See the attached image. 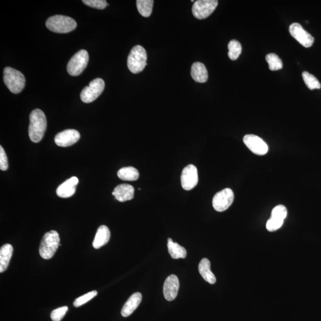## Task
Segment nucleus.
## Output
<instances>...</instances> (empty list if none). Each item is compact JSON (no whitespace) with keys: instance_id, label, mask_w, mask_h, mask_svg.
<instances>
[{"instance_id":"obj_13","label":"nucleus","mask_w":321,"mask_h":321,"mask_svg":"<svg viewBox=\"0 0 321 321\" xmlns=\"http://www.w3.org/2000/svg\"><path fill=\"white\" fill-rule=\"evenodd\" d=\"M80 135L78 131L74 129L65 130L59 133L54 138L55 143L61 147H68L79 141Z\"/></svg>"},{"instance_id":"obj_25","label":"nucleus","mask_w":321,"mask_h":321,"mask_svg":"<svg viewBox=\"0 0 321 321\" xmlns=\"http://www.w3.org/2000/svg\"><path fill=\"white\" fill-rule=\"evenodd\" d=\"M228 55L231 60H236L242 53V48L240 43L237 40H231L228 45Z\"/></svg>"},{"instance_id":"obj_14","label":"nucleus","mask_w":321,"mask_h":321,"mask_svg":"<svg viewBox=\"0 0 321 321\" xmlns=\"http://www.w3.org/2000/svg\"><path fill=\"white\" fill-rule=\"evenodd\" d=\"M180 283L178 276L175 275L168 276L164 282L163 293L164 298L168 301L175 299L178 295Z\"/></svg>"},{"instance_id":"obj_33","label":"nucleus","mask_w":321,"mask_h":321,"mask_svg":"<svg viewBox=\"0 0 321 321\" xmlns=\"http://www.w3.org/2000/svg\"><path fill=\"white\" fill-rule=\"evenodd\" d=\"M9 168L6 154L2 146H0V169L2 171H6Z\"/></svg>"},{"instance_id":"obj_3","label":"nucleus","mask_w":321,"mask_h":321,"mask_svg":"<svg viewBox=\"0 0 321 321\" xmlns=\"http://www.w3.org/2000/svg\"><path fill=\"white\" fill-rule=\"evenodd\" d=\"M60 239L56 231L51 230L46 232L41 241L40 254L43 259H49L52 258L59 248Z\"/></svg>"},{"instance_id":"obj_32","label":"nucleus","mask_w":321,"mask_h":321,"mask_svg":"<svg viewBox=\"0 0 321 321\" xmlns=\"http://www.w3.org/2000/svg\"><path fill=\"white\" fill-rule=\"evenodd\" d=\"M284 221H281L275 219V218H271L267 223V229L268 231L273 232L277 230L283 226Z\"/></svg>"},{"instance_id":"obj_15","label":"nucleus","mask_w":321,"mask_h":321,"mask_svg":"<svg viewBox=\"0 0 321 321\" xmlns=\"http://www.w3.org/2000/svg\"><path fill=\"white\" fill-rule=\"evenodd\" d=\"M78 183V178L72 177L58 187L56 190L57 195L62 198L71 197L75 193L76 186Z\"/></svg>"},{"instance_id":"obj_12","label":"nucleus","mask_w":321,"mask_h":321,"mask_svg":"<svg viewBox=\"0 0 321 321\" xmlns=\"http://www.w3.org/2000/svg\"><path fill=\"white\" fill-rule=\"evenodd\" d=\"M243 142L247 147L254 154L264 156L268 151L267 144L258 136L254 135H245Z\"/></svg>"},{"instance_id":"obj_22","label":"nucleus","mask_w":321,"mask_h":321,"mask_svg":"<svg viewBox=\"0 0 321 321\" xmlns=\"http://www.w3.org/2000/svg\"><path fill=\"white\" fill-rule=\"evenodd\" d=\"M168 250L171 258L175 259H184L187 255L186 249L179 245L178 243L174 242L171 238L168 239Z\"/></svg>"},{"instance_id":"obj_6","label":"nucleus","mask_w":321,"mask_h":321,"mask_svg":"<svg viewBox=\"0 0 321 321\" xmlns=\"http://www.w3.org/2000/svg\"><path fill=\"white\" fill-rule=\"evenodd\" d=\"M88 62L89 54L87 51L82 49L76 52L68 63L67 70L69 74L73 76L80 75L87 68Z\"/></svg>"},{"instance_id":"obj_23","label":"nucleus","mask_w":321,"mask_h":321,"mask_svg":"<svg viewBox=\"0 0 321 321\" xmlns=\"http://www.w3.org/2000/svg\"><path fill=\"white\" fill-rule=\"evenodd\" d=\"M119 179L124 181H135L139 178V171L133 167H127L121 168L117 173Z\"/></svg>"},{"instance_id":"obj_16","label":"nucleus","mask_w":321,"mask_h":321,"mask_svg":"<svg viewBox=\"0 0 321 321\" xmlns=\"http://www.w3.org/2000/svg\"><path fill=\"white\" fill-rule=\"evenodd\" d=\"M134 187L129 184H121L116 187L112 194L121 203L132 200L134 197Z\"/></svg>"},{"instance_id":"obj_27","label":"nucleus","mask_w":321,"mask_h":321,"mask_svg":"<svg viewBox=\"0 0 321 321\" xmlns=\"http://www.w3.org/2000/svg\"><path fill=\"white\" fill-rule=\"evenodd\" d=\"M302 77L304 83H305L307 87L309 90H319L321 88V85L319 80L317 79L316 77L310 74L308 71L303 72Z\"/></svg>"},{"instance_id":"obj_18","label":"nucleus","mask_w":321,"mask_h":321,"mask_svg":"<svg viewBox=\"0 0 321 321\" xmlns=\"http://www.w3.org/2000/svg\"><path fill=\"white\" fill-rule=\"evenodd\" d=\"M191 76L196 82H206L208 79V73L206 66L203 63L196 62L193 64L191 68Z\"/></svg>"},{"instance_id":"obj_11","label":"nucleus","mask_w":321,"mask_h":321,"mask_svg":"<svg viewBox=\"0 0 321 321\" xmlns=\"http://www.w3.org/2000/svg\"><path fill=\"white\" fill-rule=\"evenodd\" d=\"M289 31L292 37L306 48L311 47L314 43V38L306 31L299 23H292L290 26Z\"/></svg>"},{"instance_id":"obj_1","label":"nucleus","mask_w":321,"mask_h":321,"mask_svg":"<svg viewBox=\"0 0 321 321\" xmlns=\"http://www.w3.org/2000/svg\"><path fill=\"white\" fill-rule=\"evenodd\" d=\"M29 137L34 143L40 142L43 139L46 129V118L45 114L40 109L32 111L30 115Z\"/></svg>"},{"instance_id":"obj_4","label":"nucleus","mask_w":321,"mask_h":321,"mask_svg":"<svg viewBox=\"0 0 321 321\" xmlns=\"http://www.w3.org/2000/svg\"><path fill=\"white\" fill-rule=\"evenodd\" d=\"M3 80L10 92L15 94L20 93L26 84L23 74L21 71L10 67L4 69Z\"/></svg>"},{"instance_id":"obj_7","label":"nucleus","mask_w":321,"mask_h":321,"mask_svg":"<svg viewBox=\"0 0 321 321\" xmlns=\"http://www.w3.org/2000/svg\"><path fill=\"white\" fill-rule=\"evenodd\" d=\"M105 88L104 80L96 78L90 82L88 87L83 89L80 93V99L85 103H91L97 99Z\"/></svg>"},{"instance_id":"obj_20","label":"nucleus","mask_w":321,"mask_h":321,"mask_svg":"<svg viewBox=\"0 0 321 321\" xmlns=\"http://www.w3.org/2000/svg\"><path fill=\"white\" fill-rule=\"evenodd\" d=\"M199 273L207 283L214 284L216 282V277L211 270V263L207 258L201 260L199 264Z\"/></svg>"},{"instance_id":"obj_19","label":"nucleus","mask_w":321,"mask_h":321,"mask_svg":"<svg viewBox=\"0 0 321 321\" xmlns=\"http://www.w3.org/2000/svg\"><path fill=\"white\" fill-rule=\"evenodd\" d=\"M110 231L108 227L106 226L99 227L95 239L93 241V247L95 249H99L107 244L110 239Z\"/></svg>"},{"instance_id":"obj_30","label":"nucleus","mask_w":321,"mask_h":321,"mask_svg":"<svg viewBox=\"0 0 321 321\" xmlns=\"http://www.w3.org/2000/svg\"><path fill=\"white\" fill-rule=\"evenodd\" d=\"M82 2L88 6L99 10L106 9L107 5H109L106 0H83Z\"/></svg>"},{"instance_id":"obj_2","label":"nucleus","mask_w":321,"mask_h":321,"mask_svg":"<svg viewBox=\"0 0 321 321\" xmlns=\"http://www.w3.org/2000/svg\"><path fill=\"white\" fill-rule=\"evenodd\" d=\"M46 26L51 31L59 34H66L76 29L77 23L68 16L55 15L47 19Z\"/></svg>"},{"instance_id":"obj_26","label":"nucleus","mask_w":321,"mask_h":321,"mask_svg":"<svg viewBox=\"0 0 321 321\" xmlns=\"http://www.w3.org/2000/svg\"><path fill=\"white\" fill-rule=\"evenodd\" d=\"M265 59L268 63L270 70H278L283 68V62H282L280 58L275 54L271 53L268 54L265 57Z\"/></svg>"},{"instance_id":"obj_5","label":"nucleus","mask_w":321,"mask_h":321,"mask_svg":"<svg viewBox=\"0 0 321 321\" xmlns=\"http://www.w3.org/2000/svg\"><path fill=\"white\" fill-rule=\"evenodd\" d=\"M146 60L147 54L145 48L140 46H136L132 49L127 58V67L132 73H139L147 65Z\"/></svg>"},{"instance_id":"obj_17","label":"nucleus","mask_w":321,"mask_h":321,"mask_svg":"<svg viewBox=\"0 0 321 321\" xmlns=\"http://www.w3.org/2000/svg\"><path fill=\"white\" fill-rule=\"evenodd\" d=\"M142 298V296L140 293H135L132 295L124 304L121 310V315L123 317H128L131 315L139 306Z\"/></svg>"},{"instance_id":"obj_24","label":"nucleus","mask_w":321,"mask_h":321,"mask_svg":"<svg viewBox=\"0 0 321 321\" xmlns=\"http://www.w3.org/2000/svg\"><path fill=\"white\" fill-rule=\"evenodd\" d=\"M154 2L153 0H138L137 9L140 15L143 17H149L153 9Z\"/></svg>"},{"instance_id":"obj_28","label":"nucleus","mask_w":321,"mask_h":321,"mask_svg":"<svg viewBox=\"0 0 321 321\" xmlns=\"http://www.w3.org/2000/svg\"><path fill=\"white\" fill-rule=\"evenodd\" d=\"M287 215V210L286 207L283 205H279L273 209L271 217L275 219L284 221L286 218Z\"/></svg>"},{"instance_id":"obj_31","label":"nucleus","mask_w":321,"mask_h":321,"mask_svg":"<svg viewBox=\"0 0 321 321\" xmlns=\"http://www.w3.org/2000/svg\"><path fill=\"white\" fill-rule=\"evenodd\" d=\"M68 309V306H63L54 310L51 314V320L53 321H60L65 316Z\"/></svg>"},{"instance_id":"obj_29","label":"nucleus","mask_w":321,"mask_h":321,"mask_svg":"<svg viewBox=\"0 0 321 321\" xmlns=\"http://www.w3.org/2000/svg\"><path fill=\"white\" fill-rule=\"evenodd\" d=\"M98 292L96 290L87 293L84 295L80 296L79 298H76V300L74 301V306L76 308L81 306L83 304L87 303L88 301H90L94 297L97 295Z\"/></svg>"},{"instance_id":"obj_10","label":"nucleus","mask_w":321,"mask_h":321,"mask_svg":"<svg viewBox=\"0 0 321 321\" xmlns=\"http://www.w3.org/2000/svg\"><path fill=\"white\" fill-rule=\"evenodd\" d=\"M199 177L197 168L190 164L183 170L181 175V184L183 189L190 190L197 186Z\"/></svg>"},{"instance_id":"obj_9","label":"nucleus","mask_w":321,"mask_h":321,"mask_svg":"<svg viewBox=\"0 0 321 321\" xmlns=\"http://www.w3.org/2000/svg\"><path fill=\"white\" fill-rule=\"evenodd\" d=\"M234 193L229 188H226L216 193L212 199V206L215 211L223 212L229 209L234 201Z\"/></svg>"},{"instance_id":"obj_8","label":"nucleus","mask_w":321,"mask_h":321,"mask_svg":"<svg viewBox=\"0 0 321 321\" xmlns=\"http://www.w3.org/2000/svg\"><path fill=\"white\" fill-rule=\"evenodd\" d=\"M218 4L217 0H198L192 7V13L196 19H206L214 12Z\"/></svg>"},{"instance_id":"obj_21","label":"nucleus","mask_w":321,"mask_h":321,"mask_svg":"<svg viewBox=\"0 0 321 321\" xmlns=\"http://www.w3.org/2000/svg\"><path fill=\"white\" fill-rule=\"evenodd\" d=\"M13 251V246L10 244H5L1 248V250H0V273L4 272L9 267Z\"/></svg>"}]
</instances>
